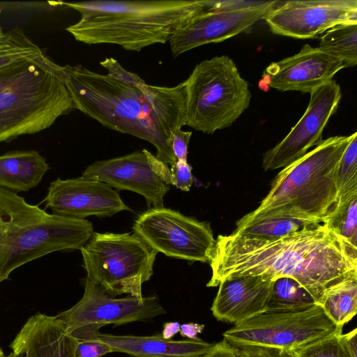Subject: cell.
<instances>
[{
    "instance_id": "cell-1",
    "label": "cell",
    "mask_w": 357,
    "mask_h": 357,
    "mask_svg": "<svg viewBox=\"0 0 357 357\" xmlns=\"http://www.w3.org/2000/svg\"><path fill=\"white\" fill-rule=\"evenodd\" d=\"M214 287L227 278L287 277L299 282L320 304L340 282L357 276V248L319 223L276 239L219 235L209 262Z\"/></svg>"
},
{
    "instance_id": "cell-2",
    "label": "cell",
    "mask_w": 357,
    "mask_h": 357,
    "mask_svg": "<svg viewBox=\"0 0 357 357\" xmlns=\"http://www.w3.org/2000/svg\"><path fill=\"white\" fill-rule=\"evenodd\" d=\"M63 69L76 109L111 130L150 142L162 162L176 161L172 141L185 126V82L173 87H136L80 66Z\"/></svg>"
},
{
    "instance_id": "cell-3",
    "label": "cell",
    "mask_w": 357,
    "mask_h": 357,
    "mask_svg": "<svg viewBox=\"0 0 357 357\" xmlns=\"http://www.w3.org/2000/svg\"><path fill=\"white\" fill-rule=\"evenodd\" d=\"M80 14L66 28L87 45L112 44L139 52L169 42L181 27L205 10L204 0L61 2Z\"/></svg>"
},
{
    "instance_id": "cell-4",
    "label": "cell",
    "mask_w": 357,
    "mask_h": 357,
    "mask_svg": "<svg viewBox=\"0 0 357 357\" xmlns=\"http://www.w3.org/2000/svg\"><path fill=\"white\" fill-rule=\"evenodd\" d=\"M75 109L63 66L45 52L0 68V142L43 131Z\"/></svg>"
},
{
    "instance_id": "cell-5",
    "label": "cell",
    "mask_w": 357,
    "mask_h": 357,
    "mask_svg": "<svg viewBox=\"0 0 357 357\" xmlns=\"http://www.w3.org/2000/svg\"><path fill=\"white\" fill-rule=\"evenodd\" d=\"M93 233L86 219L50 214L0 187V284L31 261L56 251L80 250Z\"/></svg>"
},
{
    "instance_id": "cell-6",
    "label": "cell",
    "mask_w": 357,
    "mask_h": 357,
    "mask_svg": "<svg viewBox=\"0 0 357 357\" xmlns=\"http://www.w3.org/2000/svg\"><path fill=\"white\" fill-rule=\"evenodd\" d=\"M353 135L323 139L283 168L259 206L245 215H288L323 223L337 202L335 170Z\"/></svg>"
},
{
    "instance_id": "cell-7",
    "label": "cell",
    "mask_w": 357,
    "mask_h": 357,
    "mask_svg": "<svg viewBox=\"0 0 357 357\" xmlns=\"http://www.w3.org/2000/svg\"><path fill=\"white\" fill-rule=\"evenodd\" d=\"M185 84V126L213 134L229 127L248 108L251 93L234 61L216 56L198 63Z\"/></svg>"
},
{
    "instance_id": "cell-8",
    "label": "cell",
    "mask_w": 357,
    "mask_h": 357,
    "mask_svg": "<svg viewBox=\"0 0 357 357\" xmlns=\"http://www.w3.org/2000/svg\"><path fill=\"white\" fill-rule=\"evenodd\" d=\"M79 250L86 278L111 296L143 299L142 284L152 276L158 252L137 234L94 232Z\"/></svg>"
},
{
    "instance_id": "cell-9",
    "label": "cell",
    "mask_w": 357,
    "mask_h": 357,
    "mask_svg": "<svg viewBox=\"0 0 357 357\" xmlns=\"http://www.w3.org/2000/svg\"><path fill=\"white\" fill-rule=\"evenodd\" d=\"M342 333L317 304L291 312H265L234 325L223 333L234 345L255 344L291 351L316 340Z\"/></svg>"
},
{
    "instance_id": "cell-10",
    "label": "cell",
    "mask_w": 357,
    "mask_h": 357,
    "mask_svg": "<svg viewBox=\"0 0 357 357\" xmlns=\"http://www.w3.org/2000/svg\"><path fill=\"white\" fill-rule=\"evenodd\" d=\"M165 313L155 296L142 300L131 295L117 298L86 278L82 298L56 316L68 333L79 342L96 340L99 329L105 325L146 321Z\"/></svg>"
},
{
    "instance_id": "cell-11",
    "label": "cell",
    "mask_w": 357,
    "mask_h": 357,
    "mask_svg": "<svg viewBox=\"0 0 357 357\" xmlns=\"http://www.w3.org/2000/svg\"><path fill=\"white\" fill-rule=\"evenodd\" d=\"M132 230L158 252L190 261L209 264L215 244L209 222L164 206L140 214Z\"/></svg>"
},
{
    "instance_id": "cell-12",
    "label": "cell",
    "mask_w": 357,
    "mask_h": 357,
    "mask_svg": "<svg viewBox=\"0 0 357 357\" xmlns=\"http://www.w3.org/2000/svg\"><path fill=\"white\" fill-rule=\"evenodd\" d=\"M82 176L102 181L118 190L139 194L155 208L163 207L164 197L170 188L168 165L145 149L96 161Z\"/></svg>"
},
{
    "instance_id": "cell-13",
    "label": "cell",
    "mask_w": 357,
    "mask_h": 357,
    "mask_svg": "<svg viewBox=\"0 0 357 357\" xmlns=\"http://www.w3.org/2000/svg\"><path fill=\"white\" fill-rule=\"evenodd\" d=\"M310 94L308 106L300 120L281 142L264 153V171L286 167L323 141L324 129L341 100V89L332 79Z\"/></svg>"
},
{
    "instance_id": "cell-14",
    "label": "cell",
    "mask_w": 357,
    "mask_h": 357,
    "mask_svg": "<svg viewBox=\"0 0 357 357\" xmlns=\"http://www.w3.org/2000/svg\"><path fill=\"white\" fill-rule=\"evenodd\" d=\"M264 20L275 34L314 38L335 26L357 22V1H278Z\"/></svg>"
},
{
    "instance_id": "cell-15",
    "label": "cell",
    "mask_w": 357,
    "mask_h": 357,
    "mask_svg": "<svg viewBox=\"0 0 357 357\" xmlns=\"http://www.w3.org/2000/svg\"><path fill=\"white\" fill-rule=\"evenodd\" d=\"M44 201L45 209L50 208L52 214L76 219L109 217L120 211H131L113 188L82 176L53 181Z\"/></svg>"
},
{
    "instance_id": "cell-16",
    "label": "cell",
    "mask_w": 357,
    "mask_h": 357,
    "mask_svg": "<svg viewBox=\"0 0 357 357\" xmlns=\"http://www.w3.org/2000/svg\"><path fill=\"white\" fill-rule=\"evenodd\" d=\"M278 1H266L262 5L238 10L206 8L169 40L174 56L195 47L220 43L246 32L261 20H264Z\"/></svg>"
},
{
    "instance_id": "cell-17",
    "label": "cell",
    "mask_w": 357,
    "mask_h": 357,
    "mask_svg": "<svg viewBox=\"0 0 357 357\" xmlns=\"http://www.w3.org/2000/svg\"><path fill=\"white\" fill-rule=\"evenodd\" d=\"M344 68L338 59L305 44L297 54L268 66L259 87L262 91L273 88L281 91L310 93L333 79L335 75Z\"/></svg>"
},
{
    "instance_id": "cell-18",
    "label": "cell",
    "mask_w": 357,
    "mask_h": 357,
    "mask_svg": "<svg viewBox=\"0 0 357 357\" xmlns=\"http://www.w3.org/2000/svg\"><path fill=\"white\" fill-rule=\"evenodd\" d=\"M273 283L259 275L222 280L211 307L213 315L218 321L236 325L265 312Z\"/></svg>"
},
{
    "instance_id": "cell-19",
    "label": "cell",
    "mask_w": 357,
    "mask_h": 357,
    "mask_svg": "<svg viewBox=\"0 0 357 357\" xmlns=\"http://www.w3.org/2000/svg\"><path fill=\"white\" fill-rule=\"evenodd\" d=\"M77 344L56 316L38 312L17 333L6 357H75Z\"/></svg>"
},
{
    "instance_id": "cell-20",
    "label": "cell",
    "mask_w": 357,
    "mask_h": 357,
    "mask_svg": "<svg viewBox=\"0 0 357 357\" xmlns=\"http://www.w3.org/2000/svg\"><path fill=\"white\" fill-rule=\"evenodd\" d=\"M97 339L109 345L114 352L125 353L131 357H199L209 351L214 345L199 337L165 340L161 334L133 336L98 333Z\"/></svg>"
},
{
    "instance_id": "cell-21",
    "label": "cell",
    "mask_w": 357,
    "mask_h": 357,
    "mask_svg": "<svg viewBox=\"0 0 357 357\" xmlns=\"http://www.w3.org/2000/svg\"><path fill=\"white\" fill-rule=\"evenodd\" d=\"M50 169L36 150L13 151L0 155V187L13 192L36 187Z\"/></svg>"
},
{
    "instance_id": "cell-22",
    "label": "cell",
    "mask_w": 357,
    "mask_h": 357,
    "mask_svg": "<svg viewBox=\"0 0 357 357\" xmlns=\"http://www.w3.org/2000/svg\"><path fill=\"white\" fill-rule=\"evenodd\" d=\"M319 223L321 222L288 215L255 218L244 215L236 222V228L232 234L250 238L271 240Z\"/></svg>"
},
{
    "instance_id": "cell-23",
    "label": "cell",
    "mask_w": 357,
    "mask_h": 357,
    "mask_svg": "<svg viewBox=\"0 0 357 357\" xmlns=\"http://www.w3.org/2000/svg\"><path fill=\"white\" fill-rule=\"evenodd\" d=\"M319 305L335 324L343 328L356 314L357 276L349 278L328 290Z\"/></svg>"
},
{
    "instance_id": "cell-24",
    "label": "cell",
    "mask_w": 357,
    "mask_h": 357,
    "mask_svg": "<svg viewBox=\"0 0 357 357\" xmlns=\"http://www.w3.org/2000/svg\"><path fill=\"white\" fill-rule=\"evenodd\" d=\"M318 48L340 60L344 68L357 64V22L335 26L319 38Z\"/></svg>"
},
{
    "instance_id": "cell-25",
    "label": "cell",
    "mask_w": 357,
    "mask_h": 357,
    "mask_svg": "<svg viewBox=\"0 0 357 357\" xmlns=\"http://www.w3.org/2000/svg\"><path fill=\"white\" fill-rule=\"evenodd\" d=\"M317 304L313 296L299 282L282 277L273 281L266 312L300 311Z\"/></svg>"
},
{
    "instance_id": "cell-26",
    "label": "cell",
    "mask_w": 357,
    "mask_h": 357,
    "mask_svg": "<svg viewBox=\"0 0 357 357\" xmlns=\"http://www.w3.org/2000/svg\"><path fill=\"white\" fill-rule=\"evenodd\" d=\"M323 223L357 248V190L340 196Z\"/></svg>"
},
{
    "instance_id": "cell-27",
    "label": "cell",
    "mask_w": 357,
    "mask_h": 357,
    "mask_svg": "<svg viewBox=\"0 0 357 357\" xmlns=\"http://www.w3.org/2000/svg\"><path fill=\"white\" fill-rule=\"evenodd\" d=\"M42 52L21 28L3 31L0 25V68Z\"/></svg>"
},
{
    "instance_id": "cell-28",
    "label": "cell",
    "mask_w": 357,
    "mask_h": 357,
    "mask_svg": "<svg viewBox=\"0 0 357 357\" xmlns=\"http://www.w3.org/2000/svg\"><path fill=\"white\" fill-rule=\"evenodd\" d=\"M335 185L338 197L357 190V132L345 149L335 170Z\"/></svg>"
},
{
    "instance_id": "cell-29",
    "label": "cell",
    "mask_w": 357,
    "mask_h": 357,
    "mask_svg": "<svg viewBox=\"0 0 357 357\" xmlns=\"http://www.w3.org/2000/svg\"><path fill=\"white\" fill-rule=\"evenodd\" d=\"M342 334L324 337L289 352L292 357H349Z\"/></svg>"
},
{
    "instance_id": "cell-30",
    "label": "cell",
    "mask_w": 357,
    "mask_h": 357,
    "mask_svg": "<svg viewBox=\"0 0 357 357\" xmlns=\"http://www.w3.org/2000/svg\"><path fill=\"white\" fill-rule=\"evenodd\" d=\"M100 64L107 70V75L124 84L138 87L145 83L138 75L124 69L114 58H105Z\"/></svg>"
},
{
    "instance_id": "cell-31",
    "label": "cell",
    "mask_w": 357,
    "mask_h": 357,
    "mask_svg": "<svg viewBox=\"0 0 357 357\" xmlns=\"http://www.w3.org/2000/svg\"><path fill=\"white\" fill-rule=\"evenodd\" d=\"M191 170L188 162L176 160L169 168L170 184L183 191H189L194 183Z\"/></svg>"
},
{
    "instance_id": "cell-32",
    "label": "cell",
    "mask_w": 357,
    "mask_h": 357,
    "mask_svg": "<svg viewBox=\"0 0 357 357\" xmlns=\"http://www.w3.org/2000/svg\"><path fill=\"white\" fill-rule=\"evenodd\" d=\"M112 352L109 345L99 340H89L78 342L75 357H101Z\"/></svg>"
},
{
    "instance_id": "cell-33",
    "label": "cell",
    "mask_w": 357,
    "mask_h": 357,
    "mask_svg": "<svg viewBox=\"0 0 357 357\" xmlns=\"http://www.w3.org/2000/svg\"><path fill=\"white\" fill-rule=\"evenodd\" d=\"M231 345L236 357H282V351L276 348L255 344Z\"/></svg>"
},
{
    "instance_id": "cell-34",
    "label": "cell",
    "mask_w": 357,
    "mask_h": 357,
    "mask_svg": "<svg viewBox=\"0 0 357 357\" xmlns=\"http://www.w3.org/2000/svg\"><path fill=\"white\" fill-rule=\"evenodd\" d=\"M191 136V131H183L181 129L174 133L172 149L176 160L187 162L188 149Z\"/></svg>"
},
{
    "instance_id": "cell-35",
    "label": "cell",
    "mask_w": 357,
    "mask_h": 357,
    "mask_svg": "<svg viewBox=\"0 0 357 357\" xmlns=\"http://www.w3.org/2000/svg\"><path fill=\"white\" fill-rule=\"evenodd\" d=\"M265 1H266L204 0V5L207 9L238 10L258 6L264 3Z\"/></svg>"
},
{
    "instance_id": "cell-36",
    "label": "cell",
    "mask_w": 357,
    "mask_h": 357,
    "mask_svg": "<svg viewBox=\"0 0 357 357\" xmlns=\"http://www.w3.org/2000/svg\"><path fill=\"white\" fill-rule=\"evenodd\" d=\"M199 357H236L233 346L223 339L214 344L213 348L205 354Z\"/></svg>"
},
{
    "instance_id": "cell-37",
    "label": "cell",
    "mask_w": 357,
    "mask_h": 357,
    "mask_svg": "<svg viewBox=\"0 0 357 357\" xmlns=\"http://www.w3.org/2000/svg\"><path fill=\"white\" fill-rule=\"evenodd\" d=\"M204 325L197 323H185L180 326L179 333L181 337L195 340L199 338L197 335L201 333Z\"/></svg>"
},
{
    "instance_id": "cell-38",
    "label": "cell",
    "mask_w": 357,
    "mask_h": 357,
    "mask_svg": "<svg viewBox=\"0 0 357 357\" xmlns=\"http://www.w3.org/2000/svg\"><path fill=\"white\" fill-rule=\"evenodd\" d=\"M180 324L178 321L166 322L163 325L161 333L162 337L165 340H171L179 332Z\"/></svg>"
},
{
    "instance_id": "cell-39",
    "label": "cell",
    "mask_w": 357,
    "mask_h": 357,
    "mask_svg": "<svg viewBox=\"0 0 357 357\" xmlns=\"http://www.w3.org/2000/svg\"><path fill=\"white\" fill-rule=\"evenodd\" d=\"M282 357H292L289 351H282Z\"/></svg>"
},
{
    "instance_id": "cell-40",
    "label": "cell",
    "mask_w": 357,
    "mask_h": 357,
    "mask_svg": "<svg viewBox=\"0 0 357 357\" xmlns=\"http://www.w3.org/2000/svg\"><path fill=\"white\" fill-rule=\"evenodd\" d=\"M0 357H6L4 354H3V351L0 346Z\"/></svg>"
}]
</instances>
